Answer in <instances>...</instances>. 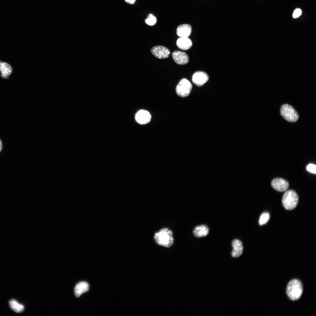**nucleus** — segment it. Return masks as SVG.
Wrapping results in <instances>:
<instances>
[{
	"label": "nucleus",
	"instance_id": "obj_1",
	"mask_svg": "<svg viewBox=\"0 0 316 316\" xmlns=\"http://www.w3.org/2000/svg\"><path fill=\"white\" fill-rule=\"evenodd\" d=\"M153 239L157 245L167 248L171 247L174 243L173 232L167 227L162 228L155 232Z\"/></svg>",
	"mask_w": 316,
	"mask_h": 316
},
{
	"label": "nucleus",
	"instance_id": "obj_8",
	"mask_svg": "<svg viewBox=\"0 0 316 316\" xmlns=\"http://www.w3.org/2000/svg\"><path fill=\"white\" fill-rule=\"evenodd\" d=\"M271 185L273 188L280 192L286 191L289 186L288 182L281 178H274L272 181Z\"/></svg>",
	"mask_w": 316,
	"mask_h": 316
},
{
	"label": "nucleus",
	"instance_id": "obj_22",
	"mask_svg": "<svg viewBox=\"0 0 316 316\" xmlns=\"http://www.w3.org/2000/svg\"><path fill=\"white\" fill-rule=\"evenodd\" d=\"M127 3L130 4H133L135 3L136 0H125Z\"/></svg>",
	"mask_w": 316,
	"mask_h": 316
},
{
	"label": "nucleus",
	"instance_id": "obj_13",
	"mask_svg": "<svg viewBox=\"0 0 316 316\" xmlns=\"http://www.w3.org/2000/svg\"><path fill=\"white\" fill-rule=\"evenodd\" d=\"M177 47L180 49L186 50L189 49L192 47L193 43L189 38L180 37L176 41Z\"/></svg>",
	"mask_w": 316,
	"mask_h": 316
},
{
	"label": "nucleus",
	"instance_id": "obj_16",
	"mask_svg": "<svg viewBox=\"0 0 316 316\" xmlns=\"http://www.w3.org/2000/svg\"><path fill=\"white\" fill-rule=\"evenodd\" d=\"M89 289V285L85 281H81L78 283L75 286L74 290L75 296L78 297L82 294L87 291Z\"/></svg>",
	"mask_w": 316,
	"mask_h": 316
},
{
	"label": "nucleus",
	"instance_id": "obj_14",
	"mask_svg": "<svg viewBox=\"0 0 316 316\" xmlns=\"http://www.w3.org/2000/svg\"><path fill=\"white\" fill-rule=\"evenodd\" d=\"M209 232V228L206 225H201L195 227L193 231V233L195 236L200 238L206 236Z\"/></svg>",
	"mask_w": 316,
	"mask_h": 316
},
{
	"label": "nucleus",
	"instance_id": "obj_12",
	"mask_svg": "<svg viewBox=\"0 0 316 316\" xmlns=\"http://www.w3.org/2000/svg\"><path fill=\"white\" fill-rule=\"evenodd\" d=\"M191 26L189 24H185L179 25L176 30V34L180 37H188L192 32Z\"/></svg>",
	"mask_w": 316,
	"mask_h": 316
},
{
	"label": "nucleus",
	"instance_id": "obj_15",
	"mask_svg": "<svg viewBox=\"0 0 316 316\" xmlns=\"http://www.w3.org/2000/svg\"><path fill=\"white\" fill-rule=\"evenodd\" d=\"M12 68L11 66L8 63L1 62L0 61V72L1 76L3 78L8 79V76L12 73Z\"/></svg>",
	"mask_w": 316,
	"mask_h": 316
},
{
	"label": "nucleus",
	"instance_id": "obj_3",
	"mask_svg": "<svg viewBox=\"0 0 316 316\" xmlns=\"http://www.w3.org/2000/svg\"><path fill=\"white\" fill-rule=\"evenodd\" d=\"M299 201L298 196L296 193L292 190H286L282 198V203L286 209L291 210L297 206Z\"/></svg>",
	"mask_w": 316,
	"mask_h": 316
},
{
	"label": "nucleus",
	"instance_id": "obj_17",
	"mask_svg": "<svg viewBox=\"0 0 316 316\" xmlns=\"http://www.w3.org/2000/svg\"><path fill=\"white\" fill-rule=\"evenodd\" d=\"M10 308L14 311L17 313L22 312L24 310V306L14 299L11 300L9 302Z\"/></svg>",
	"mask_w": 316,
	"mask_h": 316
},
{
	"label": "nucleus",
	"instance_id": "obj_23",
	"mask_svg": "<svg viewBox=\"0 0 316 316\" xmlns=\"http://www.w3.org/2000/svg\"><path fill=\"white\" fill-rule=\"evenodd\" d=\"M2 148V144L1 140L0 139V152L1 151Z\"/></svg>",
	"mask_w": 316,
	"mask_h": 316
},
{
	"label": "nucleus",
	"instance_id": "obj_5",
	"mask_svg": "<svg viewBox=\"0 0 316 316\" xmlns=\"http://www.w3.org/2000/svg\"><path fill=\"white\" fill-rule=\"evenodd\" d=\"M192 88V85L191 83L186 78L181 79L176 88V92L179 96L181 97H186L190 94Z\"/></svg>",
	"mask_w": 316,
	"mask_h": 316
},
{
	"label": "nucleus",
	"instance_id": "obj_21",
	"mask_svg": "<svg viewBox=\"0 0 316 316\" xmlns=\"http://www.w3.org/2000/svg\"><path fill=\"white\" fill-rule=\"evenodd\" d=\"M302 11L300 8H297L294 11L293 16L294 18H296L299 17L302 14Z\"/></svg>",
	"mask_w": 316,
	"mask_h": 316
},
{
	"label": "nucleus",
	"instance_id": "obj_18",
	"mask_svg": "<svg viewBox=\"0 0 316 316\" xmlns=\"http://www.w3.org/2000/svg\"><path fill=\"white\" fill-rule=\"evenodd\" d=\"M145 21L148 25L152 26L156 24L157 20L156 18L153 14L150 13L148 15Z\"/></svg>",
	"mask_w": 316,
	"mask_h": 316
},
{
	"label": "nucleus",
	"instance_id": "obj_4",
	"mask_svg": "<svg viewBox=\"0 0 316 316\" xmlns=\"http://www.w3.org/2000/svg\"><path fill=\"white\" fill-rule=\"evenodd\" d=\"M280 114L281 116L289 122H295L299 117L298 114L294 108L288 104H284L281 107Z\"/></svg>",
	"mask_w": 316,
	"mask_h": 316
},
{
	"label": "nucleus",
	"instance_id": "obj_6",
	"mask_svg": "<svg viewBox=\"0 0 316 316\" xmlns=\"http://www.w3.org/2000/svg\"><path fill=\"white\" fill-rule=\"evenodd\" d=\"M151 51L153 55L159 59L167 58L170 54V51L167 48L162 45H157L152 47Z\"/></svg>",
	"mask_w": 316,
	"mask_h": 316
},
{
	"label": "nucleus",
	"instance_id": "obj_2",
	"mask_svg": "<svg viewBox=\"0 0 316 316\" xmlns=\"http://www.w3.org/2000/svg\"><path fill=\"white\" fill-rule=\"evenodd\" d=\"M303 291L301 282L298 279L291 280L287 284L286 292L288 298L292 300L299 299L301 296Z\"/></svg>",
	"mask_w": 316,
	"mask_h": 316
},
{
	"label": "nucleus",
	"instance_id": "obj_10",
	"mask_svg": "<svg viewBox=\"0 0 316 316\" xmlns=\"http://www.w3.org/2000/svg\"><path fill=\"white\" fill-rule=\"evenodd\" d=\"M135 118L137 122L138 123L144 124L150 122L151 116L148 111L145 110H141L136 114Z\"/></svg>",
	"mask_w": 316,
	"mask_h": 316
},
{
	"label": "nucleus",
	"instance_id": "obj_7",
	"mask_svg": "<svg viewBox=\"0 0 316 316\" xmlns=\"http://www.w3.org/2000/svg\"><path fill=\"white\" fill-rule=\"evenodd\" d=\"M209 79L208 75L205 72L198 71L194 73L192 77L194 84L198 86H201L206 83Z\"/></svg>",
	"mask_w": 316,
	"mask_h": 316
},
{
	"label": "nucleus",
	"instance_id": "obj_19",
	"mask_svg": "<svg viewBox=\"0 0 316 316\" xmlns=\"http://www.w3.org/2000/svg\"><path fill=\"white\" fill-rule=\"evenodd\" d=\"M270 218L269 213L267 212L263 213L261 215L259 220V224L260 225L266 224Z\"/></svg>",
	"mask_w": 316,
	"mask_h": 316
},
{
	"label": "nucleus",
	"instance_id": "obj_20",
	"mask_svg": "<svg viewBox=\"0 0 316 316\" xmlns=\"http://www.w3.org/2000/svg\"><path fill=\"white\" fill-rule=\"evenodd\" d=\"M307 170L312 173L316 174V166L313 164H309L307 166Z\"/></svg>",
	"mask_w": 316,
	"mask_h": 316
},
{
	"label": "nucleus",
	"instance_id": "obj_9",
	"mask_svg": "<svg viewBox=\"0 0 316 316\" xmlns=\"http://www.w3.org/2000/svg\"><path fill=\"white\" fill-rule=\"evenodd\" d=\"M172 57L174 61L179 65H185L189 61V57L185 52L178 51H175L172 53Z\"/></svg>",
	"mask_w": 316,
	"mask_h": 316
},
{
	"label": "nucleus",
	"instance_id": "obj_11",
	"mask_svg": "<svg viewBox=\"0 0 316 316\" xmlns=\"http://www.w3.org/2000/svg\"><path fill=\"white\" fill-rule=\"evenodd\" d=\"M233 250L231 252V255L234 257L240 256L242 254L243 246L242 242L238 239H235L232 243Z\"/></svg>",
	"mask_w": 316,
	"mask_h": 316
}]
</instances>
